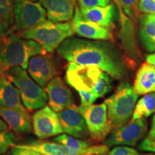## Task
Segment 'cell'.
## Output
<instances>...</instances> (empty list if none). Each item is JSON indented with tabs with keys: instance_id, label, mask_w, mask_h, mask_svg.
<instances>
[{
	"instance_id": "obj_30",
	"label": "cell",
	"mask_w": 155,
	"mask_h": 155,
	"mask_svg": "<svg viewBox=\"0 0 155 155\" xmlns=\"http://www.w3.org/2000/svg\"><path fill=\"white\" fill-rule=\"evenodd\" d=\"M79 96L81 97V105L90 106L92 105L96 101L98 97L92 91H78Z\"/></svg>"
},
{
	"instance_id": "obj_32",
	"label": "cell",
	"mask_w": 155,
	"mask_h": 155,
	"mask_svg": "<svg viewBox=\"0 0 155 155\" xmlns=\"http://www.w3.org/2000/svg\"><path fill=\"white\" fill-rule=\"evenodd\" d=\"M11 155H42L36 151L25 148L21 145H14L12 149Z\"/></svg>"
},
{
	"instance_id": "obj_24",
	"label": "cell",
	"mask_w": 155,
	"mask_h": 155,
	"mask_svg": "<svg viewBox=\"0 0 155 155\" xmlns=\"http://www.w3.org/2000/svg\"><path fill=\"white\" fill-rule=\"evenodd\" d=\"M112 79L111 76L107 73L102 71L96 86L92 92L98 98H102L111 91Z\"/></svg>"
},
{
	"instance_id": "obj_26",
	"label": "cell",
	"mask_w": 155,
	"mask_h": 155,
	"mask_svg": "<svg viewBox=\"0 0 155 155\" xmlns=\"http://www.w3.org/2000/svg\"><path fill=\"white\" fill-rule=\"evenodd\" d=\"M124 14L134 22H137L138 17V5L139 0H118Z\"/></svg>"
},
{
	"instance_id": "obj_34",
	"label": "cell",
	"mask_w": 155,
	"mask_h": 155,
	"mask_svg": "<svg viewBox=\"0 0 155 155\" xmlns=\"http://www.w3.org/2000/svg\"><path fill=\"white\" fill-rule=\"evenodd\" d=\"M10 32V25L3 19L0 18V40L5 38Z\"/></svg>"
},
{
	"instance_id": "obj_1",
	"label": "cell",
	"mask_w": 155,
	"mask_h": 155,
	"mask_svg": "<svg viewBox=\"0 0 155 155\" xmlns=\"http://www.w3.org/2000/svg\"><path fill=\"white\" fill-rule=\"evenodd\" d=\"M62 58L79 65H95L116 80L127 76V64L121 52L106 40L67 38L57 49Z\"/></svg>"
},
{
	"instance_id": "obj_19",
	"label": "cell",
	"mask_w": 155,
	"mask_h": 155,
	"mask_svg": "<svg viewBox=\"0 0 155 155\" xmlns=\"http://www.w3.org/2000/svg\"><path fill=\"white\" fill-rule=\"evenodd\" d=\"M0 117L15 133L30 134L33 131L30 116H27L15 109L0 106Z\"/></svg>"
},
{
	"instance_id": "obj_14",
	"label": "cell",
	"mask_w": 155,
	"mask_h": 155,
	"mask_svg": "<svg viewBox=\"0 0 155 155\" xmlns=\"http://www.w3.org/2000/svg\"><path fill=\"white\" fill-rule=\"evenodd\" d=\"M71 24L74 33L82 38L94 40L114 41V36L111 29L83 19L81 17L80 9L78 7L75 8Z\"/></svg>"
},
{
	"instance_id": "obj_2",
	"label": "cell",
	"mask_w": 155,
	"mask_h": 155,
	"mask_svg": "<svg viewBox=\"0 0 155 155\" xmlns=\"http://www.w3.org/2000/svg\"><path fill=\"white\" fill-rule=\"evenodd\" d=\"M45 54L47 52L38 42L22 38L17 34L9 33L4 39L2 45V60L8 69L19 66L26 70L31 58Z\"/></svg>"
},
{
	"instance_id": "obj_27",
	"label": "cell",
	"mask_w": 155,
	"mask_h": 155,
	"mask_svg": "<svg viewBox=\"0 0 155 155\" xmlns=\"http://www.w3.org/2000/svg\"><path fill=\"white\" fill-rule=\"evenodd\" d=\"M16 137L9 129L0 132V155L4 154L15 145Z\"/></svg>"
},
{
	"instance_id": "obj_4",
	"label": "cell",
	"mask_w": 155,
	"mask_h": 155,
	"mask_svg": "<svg viewBox=\"0 0 155 155\" xmlns=\"http://www.w3.org/2000/svg\"><path fill=\"white\" fill-rule=\"evenodd\" d=\"M138 96L130 83L124 81L119 85L115 93L105 100L108 119L111 128L116 129L129 122Z\"/></svg>"
},
{
	"instance_id": "obj_23",
	"label": "cell",
	"mask_w": 155,
	"mask_h": 155,
	"mask_svg": "<svg viewBox=\"0 0 155 155\" xmlns=\"http://www.w3.org/2000/svg\"><path fill=\"white\" fill-rule=\"evenodd\" d=\"M155 112V92L145 94L135 105L131 121L149 117Z\"/></svg>"
},
{
	"instance_id": "obj_5",
	"label": "cell",
	"mask_w": 155,
	"mask_h": 155,
	"mask_svg": "<svg viewBox=\"0 0 155 155\" xmlns=\"http://www.w3.org/2000/svg\"><path fill=\"white\" fill-rule=\"evenodd\" d=\"M7 78L19 90L23 105L29 111L38 110L46 106L48 98L45 91L28 75L25 69L9 68Z\"/></svg>"
},
{
	"instance_id": "obj_20",
	"label": "cell",
	"mask_w": 155,
	"mask_h": 155,
	"mask_svg": "<svg viewBox=\"0 0 155 155\" xmlns=\"http://www.w3.org/2000/svg\"><path fill=\"white\" fill-rule=\"evenodd\" d=\"M134 90L138 95L155 92V68L151 64L143 63L136 75Z\"/></svg>"
},
{
	"instance_id": "obj_6",
	"label": "cell",
	"mask_w": 155,
	"mask_h": 155,
	"mask_svg": "<svg viewBox=\"0 0 155 155\" xmlns=\"http://www.w3.org/2000/svg\"><path fill=\"white\" fill-rule=\"evenodd\" d=\"M79 109L86 121L91 137L97 141L105 140L111 129L105 103L90 106L81 105Z\"/></svg>"
},
{
	"instance_id": "obj_21",
	"label": "cell",
	"mask_w": 155,
	"mask_h": 155,
	"mask_svg": "<svg viewBox=\"0 0 155 155\" xmlns=\"http://www.w3.org/2000/svg\"><path fill=\"white\" fill-rule=\"evenodd\" d=\"M139 37L147 52H155V17L151 14L141 15L138 19Z\"/></svg>"
},
{
	"instance_id": "obj_35",
	"label": "cell",
	"mask_w": 155,
	"mask_h": 155,
	"mask_svg": "<svg viewBox=\"0 0 155 155\" xmlns=\"http://www.w3.org/2000/svg\"><path fill=\"white\" fill-rule=\"evenodd\" d=\"M5 38L0 40V80H1V79H2L3 78L7 76V71H8V68H7L5 64H4L2 60V57H1L2 45L3 40Z\"/></svg>"
},
{
	"instance_id": "obj_33",
	"label": "cell",
	"mask_w": 155,
	"mask_h": 155,
	"mask_svg": "<svg viewBox=\"0 0 155 155\" xmlns=\"http://www.w3.org/2000/svg\"><path fill=\"white\" fill-rule=\"evenodd\" d=\"M138 149L141 151L155 153V140L150 139L148 137H147L144 140H143L139 144Z\"/></svg>"
},
{
	"instance_id": "obj_39",
	"label": "cell",
	"mask_w": 155,
	"mask_h": 155,
	"mask_svg": "<svg viewBox=\"0 0 155 155\" xmlns=\"http://www.w3.org/2000/svg\"><path fill=\"white\" fill-rule=\"evenodd\" d=\"M14 1V3L15 2H21V1H32V2H36L37 0H13Z\"/></svg>"
},
{
	"instance_id": "obj_10",
	"label": "cell",
	"mask_w": 155,
	"mask_h": 155,
	"mask_svg": "<svg viewBox=\"0 0 155 155\" xmlns=\"http://www.w3.org/2000/svg\"><path fill=\"white\" fill-rule=\"evenodd\" d=\"M32 128L39 139H47L63 133L58 113L49 106H45L32 116Z\"/></svg>"
},
{
	"instance_id": "obj_17",
	"label": "cell",
	"mask_w": 155,
	"mask_h": 155,
	"mask_svg": "<svg viewBox=\"0 0 155 155\" xmlns=\"http://www.w3.org/2000/svg\"><path fill=\"white\" fill-rule=\"evenodd\" d=\"M0 106L15 109L30 116L28 109L22 104L19 90L7 76L0 80Z\"/></svg>"
},
{
	"instance_id": "obj_41",
	"label": "cell",
	"mask_w": 155,
	"mask_h": 155,
	"mask_svg": "<svg viewBox=\"0 0 155 155\" xmlns=\"http://www.w3.org/2000/svg\"><path fill=\"white\" fill-rule=\"evenodd\" d=\"M153 15V16H154V17H155V14H153V15Z\"/></svg>"
},
{
	"instance_id": "obj_12",
	"label": "cell",
	"mask_w": 155,
	"mask_h": 155,
	"mask_svg": "<svg viewBox=\"0 0 155 155\" xmlns=\"http://www.w3.org/2000/svg\"><path fill=\"white\" fill-rule=\"evenodd\" d=\"M58 115L64 133L78 139L88 137V128L78 106L73 104L58 112Z\"/></svg>"
},
{
	"instance_id": "obj_11",
	"label": "cell",
	"mask_w": 155,
	"mask_h": 155,
	"mask_svg": "<svg viewBox=\"0 0 155 155\" xmlns=\"http://www.w3.org/2000/svg\"><path fill=\"white\" fill-rule=\"evenodd\" d=\"M28 73L42 88H45L57 75L58 71L51 55H38L31 58L28 64Z\"/></svg>"
},
{
	"instance_id": "obj_16",
	"label": "cell",
	"mask_w": 155,
	"mask_h": 155,
	"mask_svg": "<svg viewBox=\"0 0 155 155\" xmlns=\"http://www.w3.org/2000/svg\"><path fill=\"white\" fill-rule=\"evenodd\" d=\"M54 141L68 148L71 155H102L108 152V147L106 144L92 146L86 141L67 134L58 136Z\"/></svg>"
},
{
	"instance_id": "obj_31",
	"label": "cell",
	"mask_w": 155,
	"mask_h": 155,
	"mask_svg": "<svg viewBox=\"0 0 155 155\" xmlns=\"http://www.w3.org/2000/svg\"><path fill=\"white\" fill-rule=\"evenodd\" d=\"M108 155H139L134 149L128 147H115L110 151Z\"/></svg>"
},
{
	"instance_id": "obj_15",
	"label": "cell",
	"mask_w": 155,
	"mask_h": 155,
	"mask_svg": "<svg viewBox=\"0 0 155 155\" xmlns=\"http://www.w3.org/2000/svg\"><path fill=\"white\" fill-rule=\"evenodd\" d=\"M46 11L48 20L55 22H68L75 12V0H40Z\"/></svg>"
},
{
	"instance_id": "obj_22",
	"label": "cell",
	"mask_w": 155,
	"mask_h": 155,
	"mask_svg": "<svg viewBox=\"0 0 155 155\" xmlns=\"http://www.w3.org/2000/svg\"><path fill=\"white\" fill-rule=\"evenodd\" d=\"M21 146L36 151L42 155H71L68 148L55 141H37Z\"/></svg>"
},
{
	"instance_id": "obj_18",
	"label": "cell",
	"mask_w": 155,
	"mask_h": 155,
	"mask_svg": "<svg viewBox=\"0 0 155 155\" xmlns=\"http://www.w3.org/2000/svg\"><path fill=\"white\" fill-rule=\"evenodd\" d=\"M81 18L84 20L111 29L114 27V20L116 16V8L113 4L105 7L94 8H79Z\"/></svg>"
},
{
	"instance_id": "obj_25",
	"label": "cell",
	"mask_w": 155,
	"mask_h": 155,
	"mask_svg": "<svg viewBox=\"0 0 155 155\" xmlns=\"http://www.w3.org/2000/svg\"><path fill=\"white\" fill-rule=\"evenodd\" d=\"M0 18L3 19L8 24H14V1L0 0Z\"/></svg>"
},
{
	"instance_id": "obj_8",
	"label": "cell",
	"mask_w": 155,
	"mask_h": 155,
	"mask_svg": "<svg viewBox=\"0 0 155 155\" xmlns=\"http://www.w3.org/2000/svg\"><path fill=\"white\" fill-rule=\"evenodd\" d=\"M147 132V122L144 118L131 121L119 128L114 129L105 140L108 147L116 145L136 146Z\"/></svg>"
},
{
	"instance_id": "obj_13",
	"label": "cell",
	"mask_w": 155,
	"mask_h": 155,
	"mask_svg": "<svg viewBox=\"0 0 155 155\" xmlns=\"http://www.w3.org/2000/svg\"><path fill=\"white\" fill-rule=\"evenodd\" d=\"M45 91L48 95V105L56 113L74 104L72 92L60 76L52 79L45 87Z\"/></svg>"
},
{
	"instance_id": "obj_38",
	"label": "cell",
	"mask_w": 155,
	"mask_h": 155,
	"mask_svg": "<svg viewBox=\"0 0 155 155\" xmlns=\"http://www.w3.org/2000/svg\"><path fill=\"white\" fill-rule=\"evenodd\" d=\"M7 129H8V126L6 124V122L0 117V132L7 130Z\"/></svg>"
},
{
	"instance_id": "obj_29",
	"label": "cell",
	"mask_w": 155,
	"mask_h": 155,
	"mask_svg": "<svg viewBox=\"0 0 155 155\" xmlns=\"http://www.w3.org/2000/svg\"><path fill=\"white\" fill-rule=\"evenodd\" d=\"M138 10L145 14H155V0H139Z\"/></svg>"
},
{
	"instance_id": "obj_37",
	"label": "cell",
	"mask_w": 155,
	"mask_h": 155,
	"mask_svg": "<svg viewBox=\"0 0 155 155\" xmlns=\"http://www.w3.org/2000/svg\"><path fill=\"white\" fill-rule=\"evenodd\" d=\"M146 61L147 63L151 64L155 68V53L147 55L146 56Z\"/></svg>"
},
{
	"instance_id": "obj_28",
	"label": "cell",
	"mask_w": 155,
	"mask_h": 155,
	"mask_svg": "<svg viewBox=\"0 0 155 155\" xmlns=\"http://www.w3.org/2000/svg\"><path fill=\"white\" fill-rule=\"evenodd\" d=\"M80 8H94L105 7L109 5L111 0H78Z\"/></svg>"
},
{
	"instance_id": "obj_36",
	"label": "cell",
	"mask_w": 155,
	"mask_h": 155,
	"mask_svg": "<svg viewBox=\"0 0 155 155\" xmlns=\"http://www.w3.org/2000/svg\"><path fill=\"white\" fill-rule=\"evenodd\" d=\"M149 139H153V140H155V114L153 117L152 119V127H151V129L150 131V133H149L148 135Z\"/></svg>"
},
{
	"instance_id": "obj_40",
	"label": "cell",
	"mask_w": 155,
	"mask_h": 155,
	"mask_svg": "<svg viewBox=\"0 0 155 155\" xmlns=\"http://www.w3.org/2000/svg\"><path fill=\"white\" fill-rule=\"evenodd\" d=\"M141 155H155V154H152V153H147V154H141Z\"/></svg>"
},
{
	"instance_id": "obj_3",
	"label": "cell",
	"mask_w": 155,
	"mask_h": 155,
	"mask_svg": "<svg viewBox=\"0 0 155 155\" xmlns=\"http://www.w3.org/2000/svg\"><path fill=\"white\" fill-rule=\"evenodd\" d=\"M74 34L71 22H55L46 20L34 28L19 31L17 35L38 42L47 53H52L67 38Z\"/></svg>"
},
{
	"instance_id": "obj_7",
	"label": "cell",
	"mask_w": 155,
	"mask_h": 155,
	"mask_svg": "<svg viewBox=\"0 0 155 155\" xmlns=\"http://www.w3.org/2000/svg\"><path fill=\"white\" fill-rule=\"evenodd\" d=\"M46 20V11L40 2L21 1L14 3L12 30H28Z\"/></svg>"
},
{
	"instance_id": "obj_9",
	"label": "cell",
	"mask_w": 155,
	"mask_h": 155,
	"mask_svg": "<svg viewBox=\"0 0 155 155\" xmlns=\"http://www.w3.org/2000/svg\"><path fill=\"white\" fill-rule=\"evenodd\" d=\"M102 71L95 65H79L69 62L65 71V81L77 91H92Z\"/></svg>"
}]
</instances>
